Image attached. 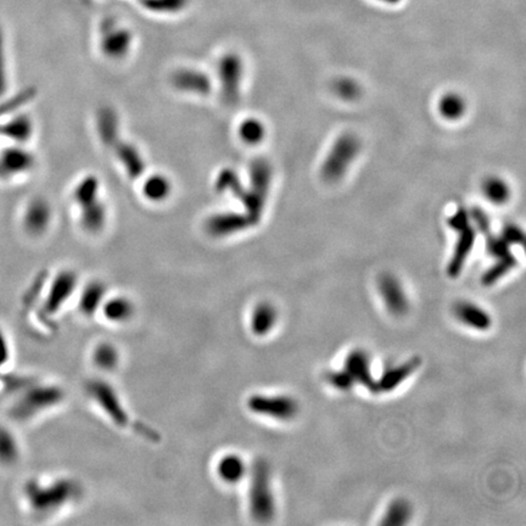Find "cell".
Wrapping results in <instances>:
<instances>
[{"label":"cell","instance_id":"obj_1","mask_svg":"<svg viewBox=\"0 0 526 526\" xmlns=\"http://www.w3.org/2000/svg\"><path fill=\"white\" fill-rule=\"evenodd\" d=\"M81 495V485L71 477H59L48 484L32 481L26 487L31 508L39 514L56 513L77 501Z\"/></svg>","mask_w":526,"mask_h":526},{"label":"cell","instance_id":"obj_2","mask_svg":"<svg viewBox=\"0 0 526 526\" xmlns=\"http://www.w3.org/2000/svg\"><path fill=\"white\" fill-rule=\"evenodd\" d=\"M248 505L251 518L265 524L275 517V498L272 489L270 464L265 460L255 462L249 470Z\"/></svg>","mask_w":526,"mask_h":526},{"label":"cell","instance_id":"obj_3","mask_svg":"<svg viewBox=\"0 0 526 526\" xmlns=\"http://www.w3.org/2000/svg\"><path fill=\"white\" fill-rule=\"evenodd\" d=\"M86 393L110 422L121 429L132 427L128 410H126L117 390L110 383L98 378L91 379L86 383Z\"/></svg>","mask_w":526,"mask_h":526},{"label":"cell","instance_id":"obj_4","mask_svg":"<svg viewBox=\"0 0 526 526\" xmlns=\"http://www.w3.org/2000/svg\"><path fill=\"white\" fill-rule=\"evenodd\" d=\"M272 181V168L265 160L258 158L250 167V189L245 193L241 203L246 208V213L253 224L261 220L262 212L265 208V200L270 191Z\"/></svg>","mask_w":526,"mask_h":526},{"label":"cell","instance_id":"obj_5","mask_svg":"<svg viewBox=\"0 0 526 526\" xmlns=\"http://www.w3.org/2000/svg\"><path fill=\"white\" fill-rule=\"evenodd\" d=\"M360 143L353 134H344L334 143L322 166V177L329 183L338 182L344 177L350 165L360 153Z\"/></svg>","mask_w":526,"mask_h":526},{"label":"cell","instance_id":"obj_6","mask_svg":"<svg viewBox=\"0 0 526 526\" xmlns=\"http://www.w3.org/2000/svg\"><path fill=\"white\" fill-rule=\"evenodd\" d=\"M246 407L253 415L279 422H290L298 415V402L286 395H250Z\"/></svg>","mask_w":526,"mask_h":526},{"label":"cell","instance_id":"obj_7","mask_svg":"<svg viewBox=\"0 0 526 526\" xmlns=\"http://www.w3.org/2000/svg\"><path fill=\"white\" fill-rule=\"evenodd\" d=\"M65 398L64 389L56 385H43L29 390L19 402L15 413L19 418L26 419L29 417L58 406Z\"/></svg>","mask_w":526,"mask_h":526},{"label":"cell","instance_id":"obj_8","mask_svg":"<svg viewBox=\"0 0 526 526\" xmlns=\"http://www.w3.org/2000/svg\"><path fill=\"white\" fill-rule=\"evenodd\" d=\"M79 288V275L71 270H61L54 278L44 301V313L54 317L66 306Z\"/></svg>","mask_w":526,"mask_h":526},{"label":"cell","instance_id":"obj_9","mask_svg":"<svg viewBox=\"0 0 526 526\" xmlns=\"http://www.w3.org/2000/svg\"><path fill=\"white\" fill-rule=\"evenodd\" d=\"M222 98L227 104H236L241 96V79H243V61L239 55L234 53L224 55L218 64Z\"/></svg>","mask_w":526,"mask_h":526},{"label":"cell","instance_id":"obj_10","mask_svg":"<svg viewBox=\"0 0 526 526\" xmlns=\"http://www.w3.org/2000/svg\"><path fill=\"white\" fill-rule=\"evenodd\" d=\"M379 293L388 311L395 317H402L410 310L406 291L398 278L393 274H383L378 283Z\"/></svg>","mask_w":526,"mask_h":526},{"label":"cell","instance_id":"obj_11","mask_svg":"<svg viewBox=\"0 0 526 526\" xmlns=\"http://www.w3.org/2000/svg\"><path fill=\"white\" fill-rule=\"evenodd\" d=\"M251 226L255 224L248 213L244 215L236 212H226L211 216L206 222V231L210 236L215 238H224L243 232Z\"/></svg>","mask_w":526,"mask_h":526},{"label":"cell","instance_id":"obj_12","mask_svg":"<svg viewBox=\"0 0 526 526\" xmlns=\"http://www.w3.org/2000/svg\"><path fill=\"white\" fill-rule=\"evenodd\" d=\"M249 474V467L244 458L236 452L223 453L215 463L217 480L227 486L241 484Z\"/></svg>","mask_w":526,"mask_h":526},{"label":"cell","instance_id":"obj_13","mask_svg":"<svg viewBox=\"0 0 526 526\" xmlns=\"http://www.w3.org/2000/svg\"><path fill=\"white\" fill-rule=\"evenodd\" d=\"M132 34L125 27L106 22L103 27L101 50L110 59L123 58L132 46Z\"/></svg>","mask_w":526,"mask_h":526},{"label":"cell","instance_id":"obj_14","mask_svg":"<svg viewBox=\"0 0 526 526\" xmlns=\"http://www.w3.org/2000/svg\"><path fill=\"white\" fill-rule=\"evenodd\" d=\"M370 358L363 350H353L345 360V370L348 372L356 384L365 388L370 393H378L377 379L372 373Z\"/></svg>","mask_w":526,"mask_h":526},{"label":"cell","instance_id":"obj_15","mask_svg":"<svg viewBox=\"0 0 526 526\" xmlns=\"http://www.w3.org/2000/svg\"><path fill=\"white\" fill-rule=\"evenodd\" d=\"M137 307L128 296L115 295L105 298L103 306L100 308V315L108 323L113 325H125L132 320L136 315Z\"/></svg>","mask_w":526,"mask_h":526},{"label":"cell","instance_id":"obj_16","mask_svg":"<svg viewBox=\"0 0 526 526\" xmlns=\"http://www.w3.org/2000/svg\"><path fill=\"white\" fill-rule=\"evenodd\" d=\"M171 81L176 89L189 94L206 96L211 91V79L203 71L182 69L174 72Z\"/></svg>","mask_w":526,"mask_h":526},{"label":"cell","instance_id":"obj_17","mask_svg":"<svg viewBox=\"0 0 526 526\" xmlns=\"http://www.w3.org/2000/svg\"><path fill=\"white\" fill-rule=\"evenodd\" d=\"M422 365V360L419 357L410 358L402 365H395L388 369L377 380L378 393H391L402 385L408 378L412 377L417 372V369Z\"/></svg>","mask_w":526,"mask_h":526},{"label":"cell","instance_id":"obj_18","mask_svg":"<svg viewBox=\"0 0 526 526\" xmlns=\"http://www.w3.org/2000/svg\"><path fill=\"white\" fill-rule=\"evenodd\" d=\"M278 310L273 303H260L253 307L250 313V332L257 338H265L273 332L278 323Z\"/></svg>","mask_w":526,"mask_h":526},{"label":"cell","instance_id":"obj_19","mask_svg":"<svg viewBox=\"0 0 526 526\" xmlns=\"http://www.w3.org/2000/svg\"><path fill=\"white\" fill-rule=\"evenodd\" d=\"M453 312L460 323L472 328L474 330L487 332L492 327V317L490 315L489 312L485 311L484 308H481L475 303L462 301L457 303Z\"/></svg>","mask_w":526,"mask_h":526},{"label":"cell","instance_id":"obj_20","mask_svg":"<svg viewBox=\"0 0 526 526\" xmlns=\"http://www.w3.org/2000/svg\"><path fill=\"white\" fill-rule=\"evenodd\" d=\"M458 233H460V236L457 241L456 248L453 250L451 261L447 265V275L450 278L460 277V272L463 270L465 261L472 253L475 239H477V233L472 226H469Z\"/></svg>","mask_w":526,"mask_h":526},{"label":"cell","instance_id":"obj_21","mask_svg":"<svg viewBox=\"0 0 526 526\" xmlns=\"http://www.w3.org/2000/svg\"><path fill=\"white\" fill-rule=\"evenodd\" d=\"M108 298L106 286L101 282L88 283L79 293V310L86 318H93L100 312V308Z\"/></svg>","mask_w":526,"mask_h":526},{"label":"cell","instance_id":"obj_22","mask_svg":"<svg viewBox=\"0 0 526 526\" xmlns=\"http://www.w3.org/2000/svg\"><path fill=\"white\" fill-rule=\"evenodd\" d=\"M91 362L100 372L112 373L121 363V353L116 345L103 341L96 344L91 353Z\"/></svg>","mask_w":526,"mask_h":526},{"label":"cell","instance_id":"obj_23","mask_svg":"<svg viewBox=\"0 0 526 526\" xmlns=\"http://www.w3.org/2000/svg\"><path fill=\"white\" fill-rule=\"evenodd\" d=\"M113 148L116 150L117 158L120 160L129 177L139 178L146 168V163L141 158L139 150L125 141H117Z\"/></svg>","mask_w":526,"mask_h":526},{"label":"cell","instance_id":"obj_24","mask_svg":"<svg viewBox=\"0 0 526 526\" xmlns=\"http://www.w3.org/2000/svg\"><path fill=\"white\" fill-rule=\"evenodd\" d=\"M412 514H413V510H412L410 502L403 500V498H398V500H395V501L390 503L388 510H386L385 515L381 520V525H406L410 522Z\"/></svg>","mask_w":526,"mask_h":526},{"label":"cell","instance_id":"obj_25","mask_svg":"<svg viewBox=\"0 0 526 526\" xmlns=\"http://www.w3.org/2000/svg\"><path fill=\"white\" fill-rule=\"evenodd\" d=\"M517 265H518V260L517 257L510 253V251L503 256L498 257V261L482 274L481 277L482 285H495L498 280H501L502 278L510 273V270H514Z\"/></svg>","mask_w":526,"mask_h":526},{"label":"cell","instance_id":"obj_26","mask_svg":"<svg viewBox=\"0 0 526 526\" xmlns=\"http://www.w3.org/2000/svg\"><path fill=\"white\" fill-rule=\"evenodd\" d=\"M82 208L81 222L88 232L96 233L103 229L106 222V210L99 199Z\"/></svg>","mask_w":526,"mask_h":526},{"label":"cell","instance_id":"obj_27","mask_svg":"<svg viewBox=\"0 0 526 526\" xmlns=\"http://www.w3.org/2000/svg\"><path fill=\"white\" fill-rule=\"evenodd\" d=\"M143 191H144L146 198L151 201H162L170 195V181L162 174H153L151 177L146 179Z\"/></svg>","mask_w":526,"mask_h":526},{"label":"cell","instance_id":"obj_28","mask_svg":"<svg viewBox=\"0 0 526 526\" xmlns=\"http://www.w3.org/2000/svg\"><path fill=\"white\" fill-rule=\"evenodd\" d=\"M98 195H99V181L94 176H89L76 187L74 198L76 203H79L81 208H84L86 205L99 199Z\"/></svg>","mask_w":526,"mask_h":526},{"label":"cell","instance_id":"obj_29","mask_svg":"<svg viewBox=\"0 0 526 526\" xmlns=\"http://www.w3.org/2000/svg\"><path fill=\"white\" fill-rule=\"evenodd\" d=\"M19 456L20 448L16 438L5 428H0V462L13 464L19 460Z\"/></svg>","mask_w":526,"mask_h":526},{"label":"cell","instance_id":"obj_30","mask_svg":"<svg viewBox=\"0 0 526 526\" xmlns=\"http://www.w3.org/2000/svg\"><path fill=\"white\" fill-rule=\"evenodd\" d=\"M439 108L440 113L446 120H458L463 116L464 111H465V101L458 94L450 93L440 100Z\"/></svg>","mask_w":526,"mask_h":526},{"label":"cell","instance_id":"obj_31","mask_svg":"<svg viewBox=\"0 0 526 526\" xmlns=\"http://www.w3.org/2000/svg\"><path fill=\"white\" fill-rule=\"evenodd\" d=\"M482 189H484L485 196L491 203L502 205L510 199V187L507 186L505 181H502L501 178H497V177H490V178L486 179L484 186H482Z\"/></svg>","mask_w":526,"mask_h":526},{"label":"cell","instance_id":"obj_32","mask_svg":"<svg viewBox=\"0 0 526 526\" xmlns=\"http://www.w3.org/2000/svg\"><path fill=\"white\" fill-rule=\"evenodd\" d=\"M99 133L100 137L104 141L105 144L113 146L117 143L118 137V128H117V120L115 113L111 110H104L99 115Z\"/></svg>","mask_w":526,"mask_h":526},{"label":"cell","instance_id":"obj_33","mask_svg":"<svg viewBox=\"0 0 526 526\" xmlns=\"http://www.w3.org/2000/svg\"><path fill=\"white\" fill-rule=\"evenodd\" d=\"M141 4L151 13L178 14L187 8L189 0H141Z\"/></svg>","mask_w":526,"mask_h":526},{"label":"cell","instance_id":"obj_34","mask_svg":"<svg viewBox=\"0 0 526 526\" xmlns=\"http://www.w3.org/2000/svg\"><path fill=\"white\" fill-rule=\"evenodd\" d=\"M265 134V126L262 125L261 121L256 120V118L245 120L241 123V128H239V136H241V141H245L246 144H250V146H255V144H258L260 141H263Z\"/></svg>","mask_w":526,"mask_h":526},{"label":"cell","instance_id":"obj_35","mask_svg":"<svg viewBox=\"0 0 526 526\" xmlns=\"http://www.w3.org/2000/svg\"><path fill=\"white\" fill-rule=\"evenodd\" d=\"M49 208L46 203H34L27 215V226L34 232H42L49 221Z\"/></svg>","mask_w":526,"mask_h":526},{"label":"cell","instance_id":"obj_36","mask_svg":"<svg viewBox=\"0 0 526 526\" xmlns=\"http://www.w3.org/2000/svg\"><path fill=\"white\" fill-rule=\"evenodd\" d=\"M5 165L11 172H21L31 167L32 158L24 151H9L8 155H5Z\"/></svg>","mask_w":526,"mask_h":526},{"label":"cell","instance_id":"obj_37","mask_svg":"<svg viewBox=\"0 0 526 526\" xmlns=\"http://www.w3.org/2000/svg\"><path fill=\"white\" fill-rule=\"evenodd\" d=\"M327 381L329 385L333 386L334 389L339 390V391H350L356 384L353 377L345 369L328 373Z\"/></svg>","mask_w":526,"mask_h":526},{"label":"cell","instance_id":"obj_38","mask_svg":"<svg viewBox=\"0 0 526 526\" xmlns=\"http://www.w3.org/2000/svg\"><path fill=\"white\" fill-rule=\"evenodd\" d=\"M472 221L474 223L477 224V229L481 234H484L485 239L487 241L491 236H493L492 232H491V226H490L489 217L485 213L484 210H481L479 208H474L472 210Z\"/></svg>","mask_w":526,"mask_h":526},{"label":"cell","instance_id":"obj_39","mask_svg":"<svg viewBox=\"0 0 526 526\" xmlns=\"http://www.w3.org/2000/svg\"><path fill=\"white\" fill-rule=\"evenodd\" d=\"M335 91L344 99H355L360 94V88L353 81L341 79L335 84Z\"/></svg>","mask_w":526,"mask_h":526},{"label":"cell","instance_id":"obj_40","mask_svg":"<svg viewBox=\"0 0 526 526\" xmlns=\"http://www.w3.org/2000/svg\"><path fill=\"white\" fill-rule=\"evenodd\" d=\"M10 134L19 141H25L31 134V122L25 117L15 121L10 126Z\"/></svg>","mask_w":526,"mask_h":526},{"label":"cell","instance_id":"obj_41","mask_svg":"<svg viewBox=\"0 0 526 526\" xmlns=\"http://www.w3.org/2000/svg\"><path fill=\"white\" fill-rule=\"evenodd\" d=\"M486 248L490 255L495 257H501L505 253H510V245L507 244L502 238L497 236H491L490 239L486 241Z\"/></svg>","mask_w":526,"mask_h":526},{"label":"cell","instance_id":"obj_42","mask_svg":"<svg viewBox=\"0 0 526 526\" xmlns=\"http://www.w3.org/2000/svg\"><path fill=\"white\" fill-rule=\"evenodd\" d=\"M501 238L508 245L524 244V233H522V229L519 228L518 226H514V224H508L503 229Z\"/></svg>","mask_w":526,"mask_h":526},{"label":"cell","instance_id":"obj_43","mask_svg":"<svg viewBox=\"0 0 526 526\" xmlns=\"http://www.w3.org/2000/svg\"><path fill=\"white\" fill-rule=\"evenodd\" d=\"M447 223L456 232L463 231L464 228H467L470 226L468 212L465 211L464 208H458L456 213L448 218Z\"/></svg>","mask_w":526,"mask_h":526},{"label":"cell","instance_id":"obj_44","mask_svg":"<svg viewBox=\"0 0 526 526\" xmlns=\"http://www.w3.org/2000/svg\"><path fill=\"white\" fill-rule=\"evenodd\" d=\"M9 360L8 341L5 339L4 334L0 332V367L4 365Z\"/></svg>","mask_w":526,"mask_h":526},{"label":"cell","instance_id":"obj_45","mask_svg":"<svg viewBox=\"0 0 526 526\" xmlns=\"http://www.w3.org/2000/svg\"><path fill=\"white\" fill-rule=\"evenodd\" d=\"M381 1H384V3H388V4H398V3H400L401 0H381Z\"/></svg>","mask_w":526,"mask_h":526}]
</instances>
